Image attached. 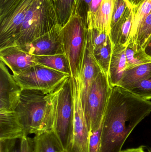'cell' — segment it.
<instances>
[{
    "mask_svg": "<svg viewBox=\"0 0 151 152\" xmlns=\"http://www.w3.org/2000/svg\"><path fill=\"white\" fill-rule=\"evenodd\" d=\"M151 112V102L112 87L102 122L99 152H121L135 128Z\"/></svg>",
    "mask_w": 151,
    "mask_h": 152,
    "instance_id": "6da1fadb",
    "label": "cell"
},
{
    "mask_svg": "<svg viewBox=\"0 0 151 152\" xmlns=\"http://www.w3.org/2000/svg\"><path fill=\"white\" fill-rule=\"evenodd\" d=\"M59 87L48 94L36 90H22L15 110L20 115L29 134L36 135L52 130L56 118Z\"/></svg>",
    "mask_w": 151,
    "mask_h": 152,
    "instance_id": "7a4b0ae2",
    "label": "cell"
},
{
    "mask_svg": "<svg viewBox=\"0 0 151 152\" xmlns=\"http://www.w3.org/2000/svg\"><path fill=\"white\" fill-rule=\"evenodd\" d=\"M58 25L60 24L54 1L35 0L26 13L17 34L8 46H22Z\"/></svg>",
    "mask_w": 151,
    "mask_h": 152,
    "instance_id": "3957f363",
    "label": "cell"
},
{
    "mask_svg": "<svg viewBox=\"0 0 151 152\" xmlns=\"http://www.w3.org/2000/svg\"><path fill=\"white\" fill-rule=\"evenodd\" d=\"M73 102L72 79L66 80L59 87L56 118L52 131L63 152H69L73 142Z\"/></svg>",
    "mask_w": 151,
    "mask_h": 152,
    "instance_id": "277c9868",
    "label": "cell"
},
{
    "mask_svg": "<svg viewBox=\"0 0 151 152\" xmlns=\"http://www.w3.org/2000/svg\"><path fill=\"white\" fill-rule=\"evenodd\" d=\"M88 27L79 15L73 13L60 30L64 53L68 60L71 77H76L85 47Z\"/></svg>",
    "mask_w": 151,
    "mask_h": 152,
    "instance_id": "5b68a950",
    "label": "cell"
},
{
    "mask_svg": "<svg viewBox=\"0 0 151 152\" xmlns=\"http://www.w3.org/2000/svg\"><path fill=\"white\" fill-rule=\"evenodd\" d=\"M111 88L108 76L103 71L92 83L83 106L90 133L97 130L102 124Z\"/></svg>",
    "mask_w": 151,
    "mask_h": 152,
    "instance_id": "8992f818",
    "label": "cell"
},
{
    "mask_svg": "<svg viewBox=\"0 0 151 152\" xmlns=\"http://www.w3.org/2000/svg\"><path fill=\"white\" fill-rule=\"evenodd\" d=\"M13 76L22 89L38 90L45 94L54 92L66 80L71 77L68 74L40 65Z\"/></svg>",
    "mask_w": 151,
    "mask_h": 152,
    "instance_id": "52a82bcc",
    "label": "cell"
},
{
    "mask_svg": "<svg viewBox=\"0 0 151 152\" xmlns=\"http://www.w3.org/2000/svg\"><path fill=\"white\" fill-rule=\"evenodd\" d=\"M73 102V142L69 152H88L90 132L86 121L79 85L72 79Z\"/></svg>",
    "mask_w": 151,
    "mask_h": 152,
    "instance_id": "ba28073f",
    "label": "cell"
},
{
    "mask_svg": "<svg viewBox=\"0 0 151 152\" xmlns=\"http://www.w3.org/2000/svg\"><path fill=\"white\" fill-rule=\"evenodd\" d=\"M102 71L93 55L92 46L87 35L79 69L74 78L79 85L83 107L92 83Z\"/></svg>",
    "mask_w": 151,
    "mask_h": 152,
    "instance_id": "9c48e42d",
    "label": "cell"
},
{
    "mask_svg": "<svg viewBox=\"0 0 151 152\" xmlns=\"http://www.w3.org/2000/svg\"><path fill=\"white\" fill-rule=\"evenodd\" d=\"M35 0H21L15 8L0 20V49L8 46L17 34L24 19Z\"/></svg>",
    "mask_w": 151,
    "mask_h": 152,
    "instance_id": "30bf717a",
    "label": "cell"
},
{
    "mask_svg": "<svg viewBox=\"0 0 151 152\" xmlns=\"http://www.w3.org/2000/svg\"><path fill=\"white\" fill-rule=\"evenodd\" d=\"M23 89L18 84L7 66L0 62V111L15 110Z\"/></svg>",
    "mask_w": 151,
    "mask_h": 152,
    "instance_id": "8fae6325",
    "label": "cell"
},
{
    "mask_svg": "<svg viewBox=\"0 0 151 152\" xmlns=\"http://www.w3.org/2000/svg\"><path fill=\"white\" fill-rule=\"evenodd\" d=\"M62 27L58 25L46 34L20 47L34 56L64 53L60 34Z\"/></svg>",
    "mask_w": 151,
    "mask_h": 152,
    "instance_id": "7c38bea8",
    "label": "cell"
},
{
    "mask_svg": "<svg viewBox=\"0 0 151 152\" xmlns=\"http://www.w3.org/2000/svg\"><path fill=\"white\" fill-rule=\"evenodd\" d=\"M0 60L11 70L12 75L21 74L38 65L34 55L15 45L0 49Z\"/></svg>",
    "mask_w": 151,
    "mask_h": 152,
    "instance_id": "4fadbf2b",
    "label": "cell"
},
{
    "mask_svg": "<svg viewBox=\"0 0 151 152\" xmlns=\"http://www.w3.org/2000/svg\"><path fill=\"white\" fill-rule=\"evenodd\" d=\"M28 134L17 111H0V141L21 139Z\"/></svg>",
    "mask_w": 151,
    "mask_h": 152,
    "instance_id": "5bb4252c",
    "label": "cell"
},
{
    "mask_svg": "<svg viewBox=\"0 0 151 152\" xmlns=\"http://www.w3.org/2000/svg\"><path fill=\"white\" fill-rule=\"evenodd\" d=\"M134 15V8L128 6L117 24L111 28L110 37L113 45L126 46L130 38Z\"/></svg>",
    "mask_w": 151,
    "mask_h": 152,
    "instance_id": "9a60e30c",
    "label": "cell"
},
{
    "mask_svg": "<svg viewBox=\"0 0 151 152\" xmlns=\"http://www.w3.org/2000/svg\"><path fill=\"white\" fill-rule=\"evenodd\" d=\"M126 47L121 45H113L108 74V80L111 87L118 86L126 69Z\"/></svg>",
    "mask_w": 151,
    "mask_h": 152,
    "instance_id": "2e32d148",
    "label": "cell"
},
{
    "mask_svg": "<svg viewBox=\"0 0 151 152\" xmlns=\"http://www.w3.org/2000/svg\"><path fill=\"white\" fill-rule=\"evenodd\" d=\"M115 1L102 0L91 28H95L101 32H105L110 35L111 21Z\"/></svg>",
    "mask_w": 151,
    "mask_h": 152,
    "instance_id": "e0dca14e",
    "label": "cell"
},
{
    "mask_svg": "<svg viewBox=\"0 0 151 152\" xmlns=\"http://www.w3.org/2000/svg\"><path fill=\"white\" fill-rule=\"evenodd\" d=\"M151 76V62L142 64L124 71L118 86L126 88L133 84Z\"/></svg>",
    "mask_w": 151,
    "mask_h": 152,
    "instance_id": "ac0fdd59",
    "label": "cell"
},
{
    "mask_svg": "<svg viewBox=\"0 0 151 152\" xmlns=\"http://www.w3.org/2000/svg\"><path fill=\"white\" fill-rule=\"evenodd\" d=\"M35 58L38 65L71 76L70 66L64 53L44 56H35Z\"/></svg>",
    "mask_w": 151,
    "mask_h": 152,
    "instance_id": "d6986e66",
    "label": "cell"
},
{
    "mask_svg": "<svg viewBox=\"0 0 151 152\" xmlns=\"http://www.w3.org/2000/svg\"><path fill=\"white\" fill-rule=\"evenodd\" d=\"M33 152H61V146L52 130L35 136Z\"/></svg>",
    "mask_w": 151,
    "mask_h": 152,
    "instance_id": "ffe728a7",
    "label": "cell"
},
{
    "mask_svg": "<svg viewBox=\"0 0 151 152\" xmlns=\"http://www.w3.org/2000/svg\"><path fill=\"white\" fill-rule=\"evenodd\" d=\"M127 68L129 69L151 62V58L147 55L143 48L138 49L133 42H129L126 47Z\"/></svg>",
    "mask_w": 151,
    "mask_h": 152,
    "instance_id": "44dd1931",
    "label": "cell"
},
{
    "mask_svg": "<svg viewBox=\"0 0 151 152\" xmlns=\"http://www.w3.org/2000/svg\"><path fill=\"white\" fill-rule=\"evenodd\" d=\"M113 44L111 38L101 47L93 51V55L103 72L108 76Z\"/></svg>",
    "mask_w": 151,
    "mask_h": 152,
    "instance_id": "7402d4cb",
    "label": "cell"
},
{
    "mask_svg": "<svg viewBox=\"0 0 151 152\" xmlns=\"http://www.w3.org/2000/svg\"><path fill=\"white\" fill-rule=\"evenodd\" d=\"M134 9V15L129 42L132 41L134 38L140 25L151 11V0H142Z\"/></svg>",
    "mask_w": 151,
    "mask_h": 152,
    "instance_id": "603a6c76",
    "label": "cell"
},
{
    "mask_svg": "<svg viewBox=\"0 0 151 152\" xmlns=\"http://www.w3.org/2000/svg\"><path fill=\"white\" fill-rule=\"evenodd\" d=\"M54 2L59 24L63 27L73 13L75 0H56Z\"/></svg>",
    "mask_w": 151,
    "mask_h": 152,
    "instance_id": "cb8c5ba5",
    "label": "cell"
},
{
    "mask_svg": "<svg viewBox=\"0 0 151 152\" xmlns=\"http://www.w3.org/2000/svg\"><path fill=\"white\" fill-rule=\"evenodd\" d=\"M151 35V10L142 22L132 42L138 49L143 48ZM130 42V41H129Z\"/></svg>",
    "mask_w": 151,
    "mask_h": 152,
    "instance_id": "d4e9b609",
    "label": "cell"
},
{
    "mask_svg": "<svg viewBox=\"0 0 151 152\" xmlns=\"http://www.w3.org/2000/svg\"><path fill=\"white\" fill-rule=\"evenodd\" d=\"M126 89L138 97L149 100L151 99V76L131 85Z\"/></svg>",
    "mask_w": 151,
    "mask_h": 152,
    "instance_id": "484cf974",
    "label": "cell"
},
{
    "mask_svg": "<svg viewBox=\"0 0 151 152\" xmlns=\"http://www.w3.org/2000/svg\"><path fill=\"white\" fill-rule=\"evenodd\" d=\"M87 36L90 42L93 51L103 45L110 38V35L96 28H88Z\"/></svg>",
    "mask_w": 151,
    "mask_h": 152,
    "instance_id": "4316f807",
    "label": "cell"
},
{
    "mask_svg": "<svg viewBox=\"0 0 151 152\" xmlns=\"http://www.w3.org/2000/svg\"><path fill=\"white\" fill-rule=\"evenodd\" d=\"M128 6V4L126 0H115L111 21V29L119 20Z\"/></svg>",
    "mask_w": 151,
    "mask_h": 152,
    "instance_id": "83f0119b",
    "label": "cell"
},
{
    "mask_svg": "<svg viewBox=\"0 0 151 152\" xmlns=\"http://www.w3.org/2000/svg\"><path fill=\"white\" fill-rule=\"evenodd\" d=\"M102 127V123L97 130L90 133L89 141L88 152H99L101 144Z\"/></svg>",
    "mask_w": 151,
    "mask_h": 152,
    "instance_id": "f1b7e54d",
    "label": "cell"
},
{
    "mask_svg": "<svg viewBox=\"0 0 151 152\" xmlns=\"http://www.w3.org/2000/svg\"><path fill=\"white\" fill-rule=\"evenodd\" d=\"M92 0H78L74 6L73 13L79 15L85 24L87 25V13L89 10L90 6Z\"/></svg>",
    "mask_w": 151,
    "mask_h": 152,
    "instance_id": "f546056e",
    "label": "cell"
},
{
    "mask_svg": "<svg viewBox=\"0 0 151 152\" xmlns=\"http://www.w3.org/2000/svg\"><path fill=\"white\" fill-rule=\"evenodd\" d=\"M20 140L0 141V152H20Z\"/></svg>",
    "mask_w": 151,
    "mask_h": 152,
    "instance_id": "4dcf8cb0",
    "label": "cell"
},
{
    "mask_svg": "<svg viewBox=\"0 0 151 152\" xmlns=\"http://www.w3.org/2000/svg\"><path fill=\"white\" fill-rule=\"evenodd\" d=\"M21 0H0V20L9 13Z\"/></svg>",
    "mask_w": 151,
    "mask_h": 152,
    "instance_id": "1f68e13d",
    "label": "cell"
},
{
    "mask_svg": "<svg viewBox=\"0 0 151 152\" xmlns=\"http://www.w3.org/2000/svg\"><path fill=\"white\" fill-rule=\"evenodd\" d=\"M102 0H92L90 6L87 13V25L88 29H91L93 26L96 14L101 5Z\"/></svg>",
    "mask_w": 151,
    "mask_h": 152,
    "instance_id": "d6a6232c",
    "label": "cell"
},
{
    "mask_svg": "<svg viewBox=\"0 0 151 152\" xmlns=\"http://www.w3.org/2000/svg\"><path fill=\"white\" fill-rule=\"evenodd\" d=\"M33 139L28 136L20 140V152H33Z\"/></svg>",
    "mask_w": 151,
    "mask_h": 152,
    "instance_id": "836d02e7",
    "label": "cell"
},
{
    "mask_svg": "<svg viewBox=\"0 0 151 152\" xmlns=\"http://www.w3.org/2000/svg\"><path fill=\"white\" fill-rule=\"evenodd\" d=\"M143 49L147 55L151 58V35L144 45Z\"/></svg>",
    "mask_w": 151,
    "mask_h": 152,
    "instance_id": "e575fe53",
    "label": "cell"
},
{
    "mask_svg": "<svg viewBox=\"0 0 151 152\" xmlns=\"http://www.w3.org/2000/svg\"><path fill=\"white\" fill-rule=\"evenodd\" d=\"M121 152H145L144 150V147L141 146L140 147L135 148L127 149V150L121 151Z\"/></svg>",
    "mask_w": 151,
    "mask_h": 152,
    "instance_id": "d590c367",
    "label": "cell"
},
{
    "mask_svg": "<svg viewBox=\"0 0 151 152\" xmlns=\"http://www.w3.org/2000/svg\"><path fill=\"white\" fill-rule=\"evenodd\" d=\"M126 1L127 2L128 6L135 8L142 0H126Z\"/></svg>",
    "mask_w": 151,
    "mask_h": 152,
    "instance_id": "8d00e7d4",
    "label": "cell"
},
{
    "mask_svg": "<svg viewBox=\"0 0 151 152\" xmlns=\"http://www.w3.org/2000/svg\"><path fill=\"white\" fill-rule=\"evenodd\" d=\"M147 152H151V151H149Z\"/></svg>",
    "mask_w": 151,
    "mask_h": 152,
    "instance_id": "74e56055",
    "label": "cell"
},
{
    "mask_svg": "<svg viewBox=\"0 0 151 152\" xmlns=\"http://www.w3.org/2000/svg\"><path fill=\"white\" fill-rule=\"evenodd\" d=\"M53 1H56V0H53Z\"/></svg>",
    "mask_w": 151,
    "mask_h": 152,
    "instance_id": "f35d334b",
    "label": "cell"
},
{
    "mask_svg": "<svg viewBox=\"0 0 151 152\" xmlns=\"http://www.w3.org/2000/svg\"></svg>",
    "mask_w": 151,
    "mask_h": 152,
    "instance_id": "ab89813d",
    "label": "cell"
}]
</instances>
